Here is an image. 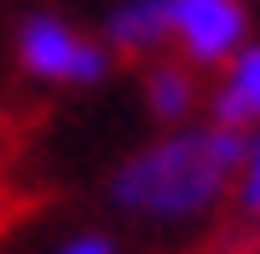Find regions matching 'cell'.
<instances>
[{
	"label": "cell",
	"instance_id": "cell-1",
	"mask_svg": "<svg viewBox=\"0 0 260 254\" xmlns=\"http://www.w3.org/2000/svg\"><path fill=\"white\" fill-rule=\"evenodd\" d=\"M243 162V133L220 122H179L162 139L139 144L116 162L110 202L150 226H185L214 214L232 197V179Z\"/></svg>",
	"mask_w": 260,
	"mask_h": 254
},
{
	"label": "cell",
	"instance_id": "cell-2",
	"mask_svg": "<svg viewBox=\"0 0 260 254\" xmlns=\"http://www.w3.org/2000/svg\"><path fill=\"white\" fill-rule=\"evenodd\" d=\"M12 52L18 69L41 87H99L116 64V52L99 35L75 29L64 12H23L12 29Z\"/></svg>",
	"mask_w": 260,
	"mask_h": 254
},
{
	"label": "cell",
	"instance_id": "cell-3",
	"mask_svg": "<svg viewBox=\"0 0 260 254\" xmlns=\"http://www.w3.org/2000/svg\"><path fill=\"white\" fill-rule=\"evenodd\" d=\"M249 41V0H168V52L191 69H220Z\"/></svg>",
	"mask_w": 260,
	"mask_h": 254
},
{
	"label": "cell",
	"instance_id": "cell-4",
	"mask_svg": "<svg viewBox=\"0 0 260 254\" xmlns=\"http://www.w3.org/2000/svg\"><path fill=\"white\" fill-rule=\"evenodd\" d=\"M208 122L254 133L260 127V41H249L243 52H232L220 64V81L208 93Z\"/></svg>",
	"mask_w": 260,
	"mask_h": 254
},
{
	"label": "cell",
	"instance_id": "cell-5",
	"mask_svg": "<svg viewBox=\"0 0 260 254\" xmlns=\"http://www.w3.org/2000/svg\"><path fill=\"white\" fill-rule=\"evenodd\" d=\"M99 41L116 58H162L168 52V0H116L104 12Z\"/></svg>",
	"mask_w": 260,
	"mask_h": 254
},
{
	"label": "cell",
	"instance_id": "cell-6",
	"mask_svg": "<svg viewBox=\"0 0 260 254\" xmlns=\"http://www.w3.org/2000/svg\"><path fill=\"white\" fill-rule=\"evenodd\" d=\"M145 110L156 116L162 127H179V122H191L197 110H203V87H197V69L185 64V58H174V52H162V58H150L145 64Z\"/></svg>",
	"mask_w": 260,
	"mask_h": 254
},
{
	"label": "cell",
	"instance_id": "cell-7",
	"mask_svg": "<svg viewBox=\"0 0 260 254\" xmlns=\"http://www.w3.org/2000/svg\"><path fill=\"white\" fill-rule=\"evenodd\" d=\"M232 202L249 220H260V127L243 133V162H237V179H232Z\"/></svg>",
	"mask_w": 260,
	"mask_h": 254
},
{
	"label": "cell",
	"instance_id": "cell-8",
	"mask_svg": "<svg viewBox=\"0 0 260 254\" xmlns=\"http://www.w3.org/2000/svg\"><path fill=\"white\" fill-rule=\"evenodd\" d=\"M52 254H116V243L104 231H75V237H64Z\"/></svg>",
	"mask_w": 260,
	"mask_h": 254
}]
</instances>
